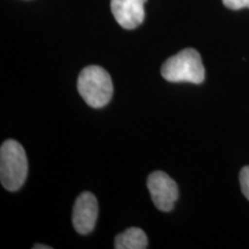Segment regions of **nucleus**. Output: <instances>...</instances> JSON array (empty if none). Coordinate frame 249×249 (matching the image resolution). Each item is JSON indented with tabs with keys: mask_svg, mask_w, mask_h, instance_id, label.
Here are the masks:
<instances>
[{
	"mask_svg": "<svg viewBox=\"0 0 249 249\" xmlns=\"http://www.w3.org/2000/svg\"><path fill=\"white\" fill-rule=\"evenodd\" d=\"M28 174L26 151L20 143L7 140L0 148V181L5 189L17 192L23 186Z\"/></svg>",
	"mask_w": 249,
	"mask_h": 249,
	"instance_id": "nucleus-1",
	"label": "nucleus"
},
{
	"mask_svg": "<svg viewBox=\"0 0 249 249\" xmlns=\"http://www.w3.org/2000/svg\"><path fill=\"white\" fill-rule=\"evenodd\" d=\"M81 97L91 107H103L113 95V83L110 74L99 66H88L81 71L77 79Z\"/></svg>",
	"mask_w": 249,
	"mask_h": 249,
	"instance_id": "nucleus-2",
	"label": "nucleus"
},
{
	"mask_svg": "<svg viewBox=\"0 0 249 249\" xmlns=\"http://www.w3.org/2000/svg\"><path fill=\"white\" fill-rule=\"evenodd\" d=\"M161 76L170 82H191L200 85L204 81L205 71L201 55L194 49H185L164 62Z\"/></svg>",
	"mask_w": 249,
	"mask_h": 249,
	"instance_id": "nucleus-3",
	"label": "nucleus"
},
{
	"mask_svg": "<svg viewBox=\"0 0 249 249\" xmlns=\"http://www.w3.org/2000/svg\"><path fill=\"white\" fill-rule=\"evenodd\" d=\"M147 186L152 202L160 211H171L179 197V188L176 181L161 171L152 172L148 177Z\"/></svg>",
	"mask_w": 249,
	"mask_h": 249,
	"instance_id": "nucleus-4",
	"label": "nucleus"
},
{
	"mask_svg": "<svg viewBox=\"0 0 249 249\" xmlns=\"http://www.w3.org/2000/svg\"><path fill=\"white\" fill-rule=\"evenodd\" d=\"M98 216L97 198L90 192H83L76 198L73 207L71 222L80 234H89L95 229Z\"/></svg>",
	"mask_w": 249,
	"mask_h": 249,
	"instance_id": "nucleus-5",
	"label": "nucleus"
},
{
	"mask_svg": "<svg viewBox=\"0 0 249 249\" xmlns=\"http://www.w3.org/2000/svg\"><path fill=\"white\" fill-rule=\"evenodd\" d=\"M148 0H111V11L124 29L138 28L144 20V2Z\"/></svg>",
	"mask_w": 249,
	"mask_h": 249,
	"instance_id": "nucleus-6",
	"label": "nucleus"
},
{
	"mask_svg": "<svg viewBox=\"0 0 249 249\" xmlns=\"http://www.w3.org/2000/svg\"><path fill=\"white\" fill-rule=\"evenodd\" d=\"M147 247V235L139 227H130L118 234L114 240V248L117 249H145Z\"/></svg>",
	"mask_w": 249,
	"mask_h": 249,
	"instance_id": "nucleus-7",
	"label": "nucleus"
},
{
	"mask_svg": "<svg viewBox=\"0 0 249 249\" xmlns=\"http://www.w3.org/2000/svg\"><path fill=\"white\" fill-rule=\"evenodd\" d=\"M239 179H240L242 194H244L246 196V198L249 201V166H245L244 169L241 170Z\"/></svg>",
	"mask_w": 249,
	"mask_h": 249,
	"instance_id": "nucleus-8",
	"label": "nucleus"
},
{
	"mask_svg": "<svg viewBox=\"0 0 249 249\" xmlns=\"http://www.w3.org/2000/svg\"><path fill=\"white\" fill-rule=\"evenodd\" d=\"M223 4L227 8L238 11L241 8H249V0H223Z\"/></svg>",
	"mask_w": 249,
	"mask_h": 249,
	"instance_id": "nucleus-9",
	"label": "nucleus"
},
{
	"mask_svg": "<svg viewBox=\"0 0 249 249\" xmlns=\"http://www.w3.org/2000/svg\"><path fill=\"white\" fill-rule=\"evenodd\" d=\"M51 247L50 246H43V245H35L34 246V249H50Z\"/></svg>",
	"mask_w": 249,
	"mask_h": 249,
	"instance_id": "nucleus-10",
	"label": "nucleus"
}]
</instances>
